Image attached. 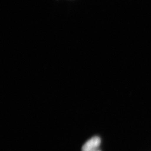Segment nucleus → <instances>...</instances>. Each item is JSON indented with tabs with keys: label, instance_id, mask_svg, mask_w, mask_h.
<instances>
[{
	"label": "nucleus",
	"instance_id": "nucleus-2",
	"mask_svg": "<svg viewBox=\"0 0 151 151\" xmlns=\"http://www.w3.org/2000/svg\"><path fill=\"white\" fill-rule=\"evenodd\" d=\"M100 151V150H97V151Z\"/></svg>",
	"mask_w": 151,
	"mask_h": 151
},
{
	"label": "nucleus",
	"instance_id": "nucleus-1",
	"mask_svg": "<svg viewBox=\"0 0 151 151\" xmlns=\"http://www.w3.org/2000/svg\"><path fill=\"white\" fill-rule=\"evenodd\" d=\"M101 143L100 137L95 136L90 138L82 147V151H96L98 150Z\"/></svg>",
	"mask_w": 151,
	"mask_h": 151
}]
</instances>
